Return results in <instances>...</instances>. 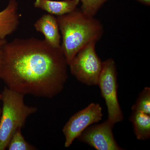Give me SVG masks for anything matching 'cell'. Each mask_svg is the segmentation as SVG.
I'll list each match as a JSON object with an SVG mask.
<instances>
[{"mask_svg": "<svg viewBox=\"0 0 150 150\" xmlns=\"http://www.w3.org/2000/svg\"><path fill=\"white\" fill-rule=\"evenodd\" d=\"M68 66L61 47L35 38H16L2 48L0 79L24 96L52 98L64 89Z\"/></svg>", "mask_w": 150, "mask_h": 150, "instance_id": "1", "label": "cell"}, {"mask_svg": "<svg viewBox=\"0 0 150 150\" xmlns=\"http://www.w3.org/2000/svg\"><path fill=\"white\" fill-rule=\"evenodd\" d=\"M56 18L62 33L61 48L68 66L81 49L92 41L97 42L103 35V25L99 20L81 9Z\"/></svg>", "mask_w": 150, "mask_h": 150, "instance_id": "2", "label": "cell"}, {"mask_svg": "<svg viewBox=\"0 0 150 150\" xmlns=\"http://www.w3.org/2000/svg\"><path fill=\"white\" fill-rule=\"evenodd\" d=\"M3 102L0 118V150H6L12 136L22 128L28 117L37 110L25 103L24 95L5 87L2 93Z\"/></svg>", "mask_w": 150, "mask_h": 150, "instance_id": "3", "label": "cell"}, {"mask_svg": "<svg viewBox=\"0 0 150 150\" xmlns=\"http://www.w3.org/2000/svg\"><path fill=\"white\" fill-rule=\"evenodd\" d=\"M97 85L99 86L101 96L107 106L108 121L113 125L123 121V113L119 105L117 94V70L113 59H108L103 62Z\"/></svg>", "mask_w": 150, "mask_h": 150, "instance_id": "4", "label": "cell"}, {"mask_svg": "<svg viewBox=\"0 0 150 150\" xmlns=\"http://www.w3.org/2000/svg\"><path fill=\"white\" fill-rule=\"evenodd\" d=\"M97 42L92 41L81 49L69 65L71 72L79 81L97 86L103 62L97 54Z\"/></svg>", "mask_w": 150, "mask_h": 150, "instance_id": "5", "label": "cell"}, {"mask_svg": "<svg viewBox=\"0 0 150 150\" xmlns=\"http://www.w3.org/2000/svg\"><path fill=\"white\" fill-rule=\"evenodd\" d=\"M103 115L102 107L98 103H94L72 115L63 129L65 147H70L75 139L88 126L101 121Z\"/></svg>", "mask_w": 150, "mask_h": 150, "instance_id": "6", "label": "cell"}, {"mask_svg": "<svg viewBox=\"0 0 150 150\" xmlns=\"http://www.w3.org/2000/svg\"><path fill=\"white\" fill-rule=\"evenodd\" d=\"M114 125L106 120L88 126L77 138L97 150H122L115 141L112 129Z\"/></svg>", "mask_w": 150, "mask_h": 150, "instance_id": "7", "label": "cell"}, {"mask_svg": "<svg viewBox=\"0 0 150 150\" xmlns=\"http://www.w3.org/2000/svg\"><path fill=\"white\" fill-rule=\"evenodd\" d=\"M38 32L41 33L45 41L55 48L61 47V35L57 18L54 15L46 14L42 16L34 24Z\"/></svg>", "mask_w": 150, "mask_h": 150, "instance_id": "8", "label": "cell"}, {"mask_svg": "<svg viewBox=\"0 0 150 150\" xmlns=\"http://www.w3.org/2000/svg\"><path fill=\"white\" fill-rule=\"evenodd\" d=\"M16 0H10L4 9L0 11V39L13 33L19 25L20 15Z\"/></svg>", "mask_w": 150, "mask_h": 150, "instance_id": "9", "label": "cell"}, {"mask_svg": "<svg viewBox=\"0 0 150 150\" xmlns=\"http://www.w3.org/2000/svg\"><path fill=\"white\" fill-rule=\"evenodd\" d=\"M80 2V0H35L34 6L52 15L60 16L76 9Z\"/></svg>", "mask_w": 150, "mask_h": 150, "instance_id": "10", "label": "cell"}, {"mask_svg": "<svg viewBox=\"0 0 150 150\" xmlns=\"http://www.w3.org/2000/svg\"><path fill=\"white\" fill-rule=\"evenodd\" d=\"M130 121L134 126V133L137 139L145 141L150 137V115L139 112L133 111Z\"/></svg>", "mask_w": 150, "mask_h": 150, "instance_id": "11", "label": "cell"}, {"mask_svg": "<svg viewBox=\"0 0 150 150\" xmlns=\"http://www.w3.org/2000/svg\"><path fill=\"white\" fill-rule=\"evenodd\" d=\"M7 149L9 150L36 149V148L30 144L25 139L22 134L21 128L18 129L12 135Z\"/></svg>", "mask_w": 150, "mask_h": 150, "instance_id": "12", "label": "cell"}, {"mask_svg": "<svg viewBox=\"0 0 150 150\" xmlns=\"http://www.w3.org/2000/svg\"><path fill=\"white\" fill-rule=\"evenodd\" d=\"M131 109L133 111H139L150 115V88H145L140 93L136 103Z\"/></svg>", "mask_w": 150, "mask_h": 150, "instance_id": "13", "label": "cell"}, {"mask_svg": "<svg viewBox=\"0 0 150 150\" xmlns=\"http://www.w3.org/2000/svg\"><path fill=\"white\" fill-rule=\"evenodd\" d=\"M108 0H80L81 2V10L91 16H95L100 9Z\"/></svg>", "mask_w": 150, "mask_h": 150, "instance_id": "14", "label": "cell"}, {"mask_svg": "<svg viewBox=\"0 0 150 150\" xmlns=\"http://www.w3.org/2000/svg\"><path fill=\"white\" fill-rule=\"evenodd\" d=\"M7 42V40L5 39H0V62H1V53L2 48L6 42Z\"/></svg>", "mask_w": 150, "mask_h": 150, "instance_id": "15", "label": "cell"}, {"mask_svg": "<svg viewBox=\"0 0 150 150\" xmlns=\"http://www.w3.org/2000/svg\"><path fill=\"white\" fill-rule=\"evenodd\" d=\"M137 1L147 6L150 5V0H137Z\"/></svg>", "mask_w": 150, "mask_h": 150, "instance_id": "16", "label": "cell"}, {"mask_svg": "<svg viewBox=\"0 0 150 150\" xmlns=\"http://www.w3.org/2000/svg\"><path fill=\"white\" fill-rule=\"evenodd\" d=\"M2 97V93H0V100H1Z\"/></svg>", "mask_w": 150, "mask_h": 150, "instance_id": "17", "label": "cell"}, {"mask_svg": "<svg viewBox=\"0 0 150 150\" xmlns=\"http://www.w3.org/2000/svg\"><path fill=\"white\" fill-rule=\"evenodd\" d=\"M1 112H2V108H0V118H1Z\"/></svg>", "mask_w": 150, "mask_h": 150, "instance_id": "18", "label": "cell"}]
</instances>
